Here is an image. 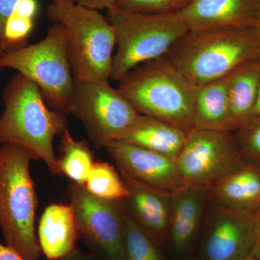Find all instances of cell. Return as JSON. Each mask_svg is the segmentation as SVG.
<instances>
[{
    "instance_id": "6da1fadb",
    "label": "cell",
    "mask_w": 260,
    "mask_h": 260,
    "mask_svg": "<svg viewBox=\"0 0 260 260\" xmlns=\"http://www.w3.org/2000/svg\"><path fill=\"white\" fill-rule=\"evenodd\" d=\"M166 56L194 87H199L260 61V47L254 27L189 30Z\"/></svg>"
},
{
    "instance_id": "7a4b0ae2",
    "label": "cell",
    "mask_w": 260,
    "mask_h": 260,
    "mask_svg": "<svg viewBox=\"0 0 260 260\" xmlns=\"http://www.w3.org/2000/svg\"><path fill=\"white\" fill-rule=\"evenodd\" d=\"M0 144L13 143L31 150L54 174H61L54 140L68 129L67 114L50 109L40 89L23 75H15L3 93Z\"/></svg>"
},
{
    "instance_id": "3957f363",
    "label": "cell",
    "mask_w": 260,
    "mask_h": 260,
    "mask_svg": "<svg viewBox=\"0 0 260 260\" xmlns=\"http://www.w3.org/2000/svg\"><path fill=\"white\" fill-rule=\"evenodd\" d=\"M39 160L21 145L0 146V229L5 244L25 260H39L42 254L35 224L38 198L30 171L32 160Z\"/></svg>"
},
{
    "instance_id": "277c9868",
    "label": "cell",
    "mask_w": 260,
    "mask_h": 260,
    "mask_svg": "<svg viewBox=\"0 0 260 260\" xmlns=\"http://www.w3.org/2000/svg\"><path fill=\"white\" fill-rule=\"evenodd\" d=\"M118 82L119 91L140 114L186 133L194 129L195 87L167 56L139 65Z\"/></svg>"
},
{
    "instance_id": "5b68a950",
    "label": "cell",
    "mask_w": 260,
    "mask_h": 260,
    "mask_svg": "<svg viewBox=\"0 0 260 260\" xmlns=\"http://www.w3.org/2000/svg\"><path fill=\"white\" fill-rule=\"evenodd\" d=\"M48 18L62 25L75 82L109 83L112 75L116 35L112 24L99 10L77 3H51Z\"/></svg>"
},
{
    "instance_id": "8992f818",
    "label": "cell",
    "mask_w": 260,
    "mask_h": 260,
    "mask_svg": "<svg viewBox=\"0 0 260 260\" xmlns=\"http://www.w3.org/2000/svg\"><path fill=\"white\" fill-rule=\"evenodd\" d=\"M107 12L116 35L111 79L116 81L139 65L167 56L189 31L178 13L136 14L116 8Z\"/></svg>"
},
{
    "instance_id": "52a82bcc",
    "label": "cell",
    "mask_w": 260,
    "mask_h": 260,
    "mask_svg": "<svg viewBox=\"0 0 260 260\" xmlns=\"http://www.w3.org/2000/svg\"><path fill=\"white\" fill-rule=\"evenodd\" d=\"M4 68L16 70L28 78L39 87L49 107L66 112L75 80L62 25L54 23L37 44L4 51L0 55V69Z\"/></svg>"
},
{
    "instance_id": "ba28073f",
    "label": "cell",
    "mask_w": 260,
    "mask_h": 260,
    "mask_svg": "<svg viewBox=\"0 0 260 260\" xmlns=\"http://www.w3.org/2000/svg\"><path fill=\"white\" fill-rule=\"evenodd\" d=\"M65 114L81 121L97 148L121 139L140 114L119 89L89 82H75Z\"/></svg>"
},
{
    "instance_id": "9c48e42d",
    "label": "cell",
    "mask_w": 260,
    "mask_h": 260,
    "mask_svg": "<svg viewBox=\"0 0 260 260\" xmlns=\"http://www.w3.org/2000/svg\"><path fill=\"white\" fill-rule=\"evenodd\" d=\"M68 196L80 238L100 260H126L122 202L101 199L73 183Z\"/></svg>"
},
{
    "instance_id": "30bf717a",
    "label": "cell",
    "mask_w": 260,
    "mask_h": 260,
    "mask_svg": "<svg viewBox=\"0 0 260 260\" xmlns=\"http://www.w3.org/2000/svg\"><path fill=\"white\" fill-rule=\"evenodd\" d=\"M244 160L235 133L194 128L176 162L185 184L209 189Z\"/></svg>"
},
{
    "instance_id": "8fae6325",
    "label": "cell",
    "mask_w": 260,
    "mask_h": 260,
    "mask_svg": "<svg viewBox=\"0 0 260 260\" xmlns=\"http://www.w3.org/2000/svg\"><path fill=\"white\" fill-rule=\"evenodd\" d=\"M200 234L199 254L203 260H242L254 243V213L218 206L209 202Z\"/></svg>"
},
{
    "instance_id": "7c38bea8",
    "label": "cell",
    "mask_w": 260,
    "mask_h": 260,
    "mask_svg": "<svg viewBox=\"0 0 260 260\" xmlns=\"http://www.w3.org/2000/svg\"><path fill=\"white\" fill-rule=\"evenodd\" d=\"M104 148L121 175L141 185L172 194L185 184L174 159L122 140H114Z\"/></svg>"
},
{
    "instance_id": "4fadbf2b",
    "label": "cell",
    "mask_w": 260,
    "mask_h": 260,
    "mask_svg": "<svg viewBox=\"0 0 260 260\" xmlns=\"http://www.w3.org/2000/svg\"><path fill=\"white\" fill-rule=\"evenodd\" d=\"M209 205V189L184 184L171 194L169 237L166 247L174 259L194 254Z\"/></svg>"
},
{
    "instance_id": "5bb4252c",
    "label": "cell",
    "mask_w": 260,
    "mask_h": 260,
    "mask_svg": "<svg viewBox=\"0 0 260 260\" xmlns=\"http://www.w3.org/2000/svg\"><path fill=\"white\" fill-rule=\"evenodd\" d=\"M190 31L251 28L260 15V0H191L178 13Z\"/></svg>"
},
{
    "instance_id": "9a60e30c",
    "label": "cell",
    "mask_w": 260,
    "mask_h": 260,
    "mask_svg": "<svg viewBox=\"0 0 260 260\" xmlns=\"http://www.w3.org/2000/svg\"><path fill=\"white\" fill-rule=\"evenodd\" d=\"M121 177L129 191L127 198L121 200L126 213L154 242L162 248L166 247L172 194L150 189L124 176Z\"/></svg>"
},
{
    "instance_id": "2e32d148",
    "label": "cell",
    "mask_w": 260,
    "mask_h": 260,
    "mask_svg": "<svg viewBox=\"0 0 260 260\" xmlns=\"http://www.w3.org/2000/svg\"><path fill=\"white\" fill-rule=\"evenodd\" d=\"M209 202L237 211L255 213L260 208V165L244 160L210 188Z\"/></svg>"
},
{
    "instance_id": "e0dca14e",
    "label": "cell",
    "mask_w": 260,
    "mask_h": 260,
    "mask_svg": "<svg viewBox=\"0 0 260 260\" xmlns=\"http://www.w3.org/2000/svg\"><path fill=\"white\" fill-rule=\"evenodd\" d=\"M37 233L41 250L48 260L60 259L75 250L78 234L71 205L47 207Z\"/></svg>"
},
{
    "instance_id": "ac0fdd59",
    "label": "cell",
    "mask_w": 260,
    "mask_h": 260,
    "mask_svg": "<svg viewBox=\"0 0 260 260\" xmlns=\"http://www.w3.org/2000/svg\"><path fill=\"white\" fill-rule=\"evenodd\" d=\"M187 133L169 123L139 114L119 140L177 160Z\"/></svg>"
},
{
    "instance_id": "d6986e66",
    "label": "cell",
    "mask_w": 260,
    "mask_h": 260,
    "mask_svg": "<svg viewBox=\"0 0 260 260\" xmlns=\"http://www.w3.org/2000/svg\"><path fill=\"white\" fill-rule=\"evenodd\" d=\"M227 77L199 87H195L194 128L233 132Z\"/></svg>"
},
{
    "instance_id": "ffe728a7",
    "label": "cell",
    "mask_w": 260,
    "mask_h": 260,
    "mask_svg": "<svg viewBox=\"0 0 260 260\" xmlns=\"http://www.w3.org/2000/svg\"><path fill=\"white\" fill-rule=\"evenodd\" d=\"M234 133L244 127L255 108L260 88V61L244 65L227 77Z\"/></svg>"
},
{
    "instance_id": "44dd1931",
    "label": "cell",
    "mask_w": 260,
    "mask_h": 260,
    "mask_svg": "<svg viewBox=\"0 0 260 260\" xmlns=\"http://www.w3.org/2000/svg\"><path fill=\"white\" fill-rule=\"evenodd\" d=\"M61 135V155L58 158L61 174L84 187L95 162L93 153L85 142L74 139L68 129Z\"/></svg>"
},
{
    "instance_id": "7402d4cb",
    "label": "cell",
    "mask_w": 260,
    "mask_h": 260,
    "mask_svg": "<svg viewBox=\"0 0 260 260\" xmlns=\"http://www.w3.org/2000/svg\"><path fill=\"white\" fill-rule=\"evenodd\" d=\"M84 188L93 196L109 201H121L129 195L120 174L106 162H94Z\"/></svg>"
},
{
    "instance_id": "603a6c76",
    "label": "cell",
    "mask_w": 260,
    "mask_h": 260,
    "mask_svg": "<svg viewBox=\"0 0 260 260\" xmlns=\"http://www.w3.org/2000/svg\"><path fill=\"white\" fill-rule=\"evenodd\" d=\"M124 210L125 222V259L167 260L162 252L161 246L158 245L135 223L126 213L124 208Z\"/></svg>"
},
{
    "instance_id": "cb8c5ba5",
    "label": "cell",
    "mask_w": 260,
    "mask_h": 260,
    "mask_svg": "<svg viewBox=\"0 0 260 260\" xmlns=\"http://www.w3.org/2000/svg\"><path fill=\"white\" fill-rule=\"evenodd\" d=\"M191 0H116L115 7L125 13L144 15L178 13Z\"/></svg>"
},
{
    "instance_id": "d4e9b609",
    "label": "cell",
    "mask_w": 260,
    "mask_h": 260,
    "mask_svg": "<svg viewBox=\"0 0 260 260\" xmlns=\"http://www.w3.org/2000/svg\"><path fill=\"white\" fill-rule=\"evenodd\" d=\"M34 28V19L12 13L5 23L3 42L4 51L23 47Z\"/></svg>"
},
{
    "instance_id": "484cf974",
    "label": "cell",
    "mask_w": 260,
    "mask_h": 260,
    "mask_svg": "<svg viewBox=\"0 0 260 260\" xmlns=\"http://www.w3.org/2000/svg\"><path fill=\"white\" fill-rule=\"evenodd\" d=\"M244 159L260 165V122L235 133Z\"/></svg>"
},
{
    "instance_id": "4316f807",
    "label": "cell",
    "mask_w": 260,
    "mask_h": 260,
    "mask_svg": "<svg viewBox=\"0 0 260 260\" xmlns=\"http://www.w3.org/2000/svg\"><path fill=\"white\" fill-rule=\"evenodd\" d=\"M19 0H0V46L3 42V34L7 20L14 11Z\"/></svg>"
},
{
    "instance_id": "83f0119b",
    "label": "cell",
    "mask_w": 260,
    "mask_h": 260,
    "mask_svg": "<svg viewBox=\"0 0 260 260\" xmlns=\"http://www.w3.org/2000/svg\"><path fill=\"white\" fill-rule=\"evenodd\" d=\"M38 4L37 0H19L13 13L34 19L37 14Z\"/></svg>"
},
{
    "instance_id": "f1b7e54d",
    "label": "cell",
    "mask_w": 260,
    "mask_h": 260,
    "mask_svg": "<svg viewBox=\"0 0 260 260\" xmlns=\"http://www.w3.org/2000/svg\"><path fill=\"white\" fill-rule=\"evenodd\" d=\"M116 0H78L77 4L96 10H109L115 7Z\"/></svg>"
},
{
    "instance_id": "f546056e",
    "label": "cell",
    "mask_w": 260,
    "mask_h": 260,
    "mask_svg": "<svg viewBox=\"0 0 260 260\" xmlns=\"http://www.w3.org/2000/svg\"><path fill=\"white\" fill-rule=\"evenodd\" d=\"M254 243L250 255L260 260V208L254 213Z\"/></svg>"
},
{
    "instance_id": "4dcf8cb0",
    "label": "cell",
    "mask_w": 260,
    "mask_h": 260,
    "mask_svg": "<svg viewBox=\"0 0 260 260\" xmlns=\"http://www.w3.org/2000/svg\"><path fill=\"white\" fill-rule=\"evenodd\" d=\"M0 260H25L17 251L0 242Z\"/></svg>"
},
{
    "instance_id": "1f68e13d",
    "label": "cell",
    "mask_w": 260,
    "mask_h": 260,
    "mask_svg": "<svg viewBox=\"0 0 260 260\" xmlns=\"http://www.w3.org/2000/svg\"><path fill=\"white\" fill-rule=\"evenodd\" d=\"M56 260H100L91 253H85L75 249L68 255Z\"/></svg>"
},
{
    "instance_id": "d6a6232c",
    "label": "cell",
    "mask_w": 260,
    "mask_h": 260,
    "mask_svg": "<svg viewBox=\"0 0 260 260\" xmlns=\"http://www.w3.org/2000/svg\"><path fill=\"white\" fill-rule=\"evenodd\" d=\"M258 122H260V88L259 95H258L257 102H256L255 108H254V111H253L250 118H249V120L246 122V124L244 127L252 125V124H256V123Z\"/></svg>"
},
{
    "instance_id": "836d02e7",
    "label": "cell",
    "mask_w": 260,
    "mask_h": 260,
    "mask_svg": "<svg viewBox=\"0 0 260 260\" xmlns=\"http://www.w3.org/2000/svg\"><path fill=\"white\" fill-rule=\"evenodd\" d=\"M254 30H255L256 39H257V42L259 43L260 47V15L259 19H258L257 23H256L255 26H254Z\"/></svg>"
},
{
    "instance_id": "e575fe53",
    "label": "cell",
    "mask_w": 260,
    "mask_h": 260,
    "mask_svg": "<svg viewBox=\"0 0 260 260\" xmlns=\"http://www.w3.org/2000/svg\"><path fill=\"white\" fill-rule=\"evenodd\" d=\"M78 0H52V3L59 4H70V3H78Z\"/></svg>"
},
{
    "instance_id": "d590c367",
    "label": "cell",
    "mask_w": 260,
    "mask_h": 260,
    "mask_svg": "<svg viewBox=\"0 0 260 260\" xmlns=\"http://www.w3.org/2000/svg\"><path fill=\"white\" fill-rule=\"evenodd\" d=\"M174 260H203L198 255H194V254H192V255L186 256V257L180 258V259H177Z\"/></svg>"
},
{
    "instance_id": "8d00e7d4",
    "label": "cell",
    "mask_w": 260,
    "mask_h": 260,
    "mask_svg": "<svg viewBox=\"0 0 260 260\" xmlns=\"http://www.w3.org/2000/svg\"><path fill=\"white\" fill-rule=\"evenodd\" d=\"M242 260H259L258 259H256V258L254 257V256L250 255L249 254V256H246V257L244 258V259H243Z\"/></svg>"
},
{
    "instance_id": "74e56055",
    "label": "cell",
    "mask_w": 260,
    "mask_h": 260,
    "mask_svg": "<svg viewBox=\"0 0 260 260\" xmlns=\"http://www.w3.org/2000/svg\"><path fill=\"white\" fill-rule=\"evenodd\" d=\"M3 52H4V50H3V48H2L1 46H0V55H1Z\"/></svg>"
}]
</instances>
